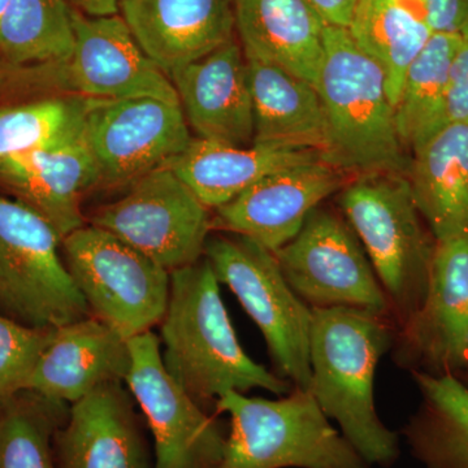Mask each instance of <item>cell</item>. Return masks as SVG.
Listing matches in <instances>:
<instances>
[{
    "label": "cell",
    "instance_id": "6da1fadb",
    "mask_svg": "<svg viewBox=\"0 0 468 468\" xmlns=\"http://www.w3.org/2000/svg\"><path fill=\"white\" fill-rule=\"evenodd\" d=\"M311 310V394L366 462L390 466L399 440L378 418L374 388L378 360L399 331L396 320L353 307Z\"/></svg>",
    "mask_w": 468,
    "mask_h": 468
},
{
    "label": "cell",
    "instance_id": "7a4b0ae2",
    "mask_svg": "<svg viewBox=\"0 0 468 468\" xmlns=\"http://www.w3.org/2000/svg\"><path fill=\"white\" fill-rule=\"evenodd\" d=\"M218 285L205 257L172 271L159 337L168 374L203 408L217 405L228 392L263 389L285 396L291 381L268 371L242 349Z\"/></svg>",
    "mask_w": 468,
    "mask_h": 468
},
{
    "label": "cell",
    "instance_id": "3957f363",
    "mask_svg": "<svg viewBox=\"0 0 468 468\" xmlns=\"http://www.w3.org/2000/svg\"><path fill=\"white\" fill-rule=\"evenodd\" d=\"M316 89L325 119L323 162L356 177L408 174L383 69L360 50L346 27L326 24Z\"/></svg>",
    "mask_w": 468,
    "mask_h": 468
},
{
    "label": "cell",
    "instance_id": "277c9868",
    "mask_svg": "<svg viewBox=\"0 0 468 468\" xmlns=\"http://www.w3.org/2000/svg\"><path fill=\"white\" fill-rule=\"evenodd\" d=\"M340 206L401 328L426 298L436 249L435 237L415 203L408 174L359 176L345 185Z\"/></svg>",
    "mask_w": 468,
    "mask_h": 468
},
{
    "label": "cell",
    "instance_id": "5b68a950",
    "mask_svg": "<svg viewBox=\"0 0 468 468\" xmlns=\"http://www.w3.org/2000/svg\"><path fill=\"white\" fill-rule=\"evenodd\" d=\"M217 411L230 418L218 468H369L329 423L309 389L292 387L279 399L228 392Z\"/></svg>",
    "mask_w": 468,
    "mask_h": 468
},
{
    "label": "cell",
    "instance_id": "8992f818",
    "mask_svg": "<svg viewBox=\"0 0 468 468\" xmlns=\"http://www.w3.org/2000/svg\"><path fill=\"white\" fill-rule=\"evenodd\" d=\"M203 257L261 329L282 378L309 389L313 310L292 292L275 254L249 237L226 233L208 237Z\"/></svg>",
    "mask_w": 468,
    "mask_h": 468
},
{
    "label": "cell",
    "instance_id": "52a82bcc",
    "mask_svg": "<svg viewBox=\"0 0 468 468\" xmlns=\"http://www.w3.org/2000/svg\"><path fill=\"white\" fill-rule=\"evenodd\" d=\"M61 249L91 316L128 341L162 323L171 291L165 268L94 226L68 234Z\"/></svg>",
    "mask_w": 468,
    "mask_h": 468
},
{
    "label": "cell",
    "instance_id": "ba28073f",
    "mask_svg": "<svg viewBox=\"0 0 468 468\" xmlns=\"http://www.w3.org/2000/svg\"><path fill=\"white\" fill-rule=\"evenodd\" d=\"M61 241L38 212L0 197V307L9 318L58 328L90 316L58 252Z\"/></svg>",
    "mask_w": 468,
    "mask_h": 468
},
{
    "label": "cell",
    "instance_id": "9c48e42d",
    "mask_svg": "<svg viewBox=\"0 0 468 468\" xmlns=\"http://www.w3.org/2000/svg\"><path fill=\"white\" fill-rule=\"evenodd\" d=\"M273 254L292 292L311 309L353 307L394 319L362 243L334 212L314 209L300 233Z\"/></svg>",
    "mask_w": 468,
    "mask_h": 468
},
{
    "label": "cell",
    "instance_id": "30bf717a",
    "mask_svg": "<svg viewBox=\"0 0 468 468\" xmlns=\"http://www.w3.org/2000/svg\"><path fill=\"white\" fill-rule=\"evenodd\" d=\"M90 226L172 272L203 258L212 218L189 186L163 165L134 181L122 199L98 209Z\"/></svg>",
    "mask_w": 468,
    "mask_h": 468
},
{
    "label": "cell",
    "instance_id": "8fae6325",
    "mask_svg": "<svg viewBox=\"0 0 468 468\" xmlns=\"http://www.w3.org/2000/svg\"><path fill=\"white\" fill-rule=\"evenodd\" d=\"M132 367L126 388L143 410L154 437V468H218L227 436L168 374L160 338L153 331L129 340Z\"/></svg>",
    "mask_w": 468,
    "mask_h": 468
},
{
    "label": "cell",
    "instance_id": "7c38bea8",
    "mask_svg": "<svg viewBox=\"0 0 468 468\" xmlns=\"http://www.w3.org/2000/svg\"><path fill=\"white\" fill-rule=\"evenodd\" d=\"M86 134L101 184L131 186L183 153L194 137L180 103L154 98H91Z\"/></svg>",
    "mask_w": 468,
    "mask_h": 468
},
{
    "label": "cell",
    "instance_id": "4fadbf2b",
    "mask_svg": "<svg viewBox=\"0 0 468 468\" xmlns=\"http://www.w3.org/2000/svg\"><path fill=\"white\" fill-rule=\"evenodd\" d=\"M394 360L412 372L458 377L468 366V239L436 241L420 309L397 331Z\"/></svg>",
    "mask_w": 468,
    "mask_h": 468
},
{
    "label": "cell",
    "instance_id": "5bb4252c",
    "mask_svg": "<svg viewBox=\"0 0 468 468\" xmlns=\"http://www.w3.org/2000/svg\"><path fill=\"white\" fill-rule=\"evenodd\" d=\"M75 50L64 64V85L89 98H154L180 103L171 79L140 48L120 15L88 16L72 9Z\"/></svg>",
    "mask_w": 468,
    "mask_h": 468
},
{
    "label": "cell",
    "instance_id": "9a60e30c",
    "mask_svg": "<svg viewBox=\"0 0 468 468\" xmlns=\"http://www.w3.org/2000/svg\"><path fill=\"white\" fill-rule=\"evenodd\" d=\"M345 185V175L322 159L282 169L215 209L212 229L279 250L300 233L311 212Z\"/></svg>",
    "mask_w": 468,
    "mask_h": 468
},
{
    "label": "cell",
    "instance_id": "2e32d148",
    "mask_svg": "<svg viewBox=\"0 0 468 468\" xmlns=\"http://www.w3.org/2000/svg\"><path fill=\"white\" fill-rule=\"evenodd\" d=\"M0 183L45 218L61 239L84 227L82 197L101 184L85 116L48 146L2 160Z\"/></svg>",
    "mask_w": 468,
    "mask_h": 468
},
{
    "label": "cell",
    "instance_id": "e0dca14e",
    "mask_svg": "<svg viewBox=\"0 0 468 468\" xmlns=\"http://www.w3.org/2000/svg\"><path fill=\"white\" fill-rule=\"evenodd\" d=\"M54 454L58 468H154L133 396L122 383L70 405L55 432Z\"/></svg>",
    "mask_w": 468,
    "mask_h": 468
},
{
    "label": "cell",
    "instance_id": "ac0fdd59",
    "mask_svg": "<svg viewBox=\"0 0 468 468\" xmlns=\"http://www.w3.org/2000/svg\"><path fill=\"white\" fill-rule=\"evenodd\" d=\"M169 79L197 138L232 146L254 143L248 63L234 39L176 69Z\"/></svg>",
    "mask_w": 468,
    "mask_h": 468
},
{
    "label": "cell",
    "instance_id": "d6986e66",
    "mask_svg": "<svg viewBox=\"0 0 468 468\" xmlns=\"http://www.w3.org/2000/svg\"><path fill=\"white\" fill-rule=\"evenodd\" d=\"M135 41L169 77L233 41V0H122Z\"/></svg>",
    "mask_w": 468,
    "mask_h": 468
},
{
    "label": "cell",
    "instance_id": "ffe728a7",
    "mask_svg": "<svg viewBox=\"0 0 468 468\" xmlns=\"http://www.w3.org/2000/svg\"><path fill=\"white\" fill-rule=\"evenodd\" d=\"M131 367L129 341L90 315L54 329L27 390L70 406L103 385L125 383Z\"/></svg>",
    "mask_w": 468,
    "mask_h": 468
},
{
    "label": "cell",
    "instance_id": "44dd1931",
    "mask_svg": "<svg viewBox=\"0 0 468 468\" xmlns=\"http://www.w3.org/2000/svg\"><path fill=\"white\" fill-rule=\"evenodd\" d=\"M233 8L246 58L276 64L316 88L326 24L307 0H233Z\"/></svg>",
    "mask_w": 468,
    "mask_h": 468
},
{
    "label": "cell",
    "instance_id": "7402d4cb",
    "mask_svg": "<svg viewBox=\"0 0 468 468\" xmlns=\"http://www.w3.org/2000/svg\"><path fill=\"white\" fill-rule=\"evenodd\" d=\"M322 159L316 151L252 144L250 146L193 138L165 163L207 208L232 201L268 175Z\"/></svg>",
    "mask_w": 468,
    "mask_h": 468
},
{
    "label": "cell",
    "instance_id": "603a6c76",
    "mask_svg": "<svg viewBox=\"0 0 468 468\" xmlns=\"http://www.w3.org/2000/svg\"><path fill=\"white\" fill-rule=\"evenodd\" d=\"M412 154L409 183L431 233L468 239V122L443 126Z\"/></svg>",
    "mask_w": 468,
    "mask_h": 468
},
{
    "label": "cell",
    "instance_id": "cb8c5ba5",
    "mask_svg": "<svg viewBox=\"0 0 468 468\" xmlns=\"http://www.w3.org/2000/svg\"><path fill=\"white\" fill-rule=\"evenodd\" d=\"M246 58V57H245ZM254 112V143L325 149V119L315 85L284 68L246 58Z\"/></svg>",
    "mask_w": 468,
    "mask_h": 468
},
{
    "label": "cell",
    "instance_id": "d4e9b609",
    "mask_svg": "<svg viewBox=\"0 0 468 468\" xmlns=\"http://www.w3.org/2000/svg\"><path fill=\"white\" fill-rule=\"evenodd\" d=\"M420 406L403 433L424 468H468V388L454 375L412 372Z\"/></svg>",
    "mask_w": 468,
    "mask_h": 468
},
{
    "label": "cell",
    "instance_id": "484cf974",
    "mask_svg": "<svg viewBox=\"0 0 468 468\" xmlns=\"http://www.w3.org/2000/svg\"><path fill=\"white\" fill-rule=\"evenodd\" d=\"M346 29L383 69L396 109L406 72L432 36L427 21L397 0H359Z\"/></svg>",
    "mask_w": 468,
    "mask_h": 468
},
{
    "label": "cell",
    "instance_id": "4316f807",
    "mask_svg": "<svg viewBox=\"0 0 468 468\" xmlns=\"http://www.w3.org/2000/svg\"><path fill=\"white\" fill-rule=\"evenodd\" d=\"M75 50L67 0H11L0 17V57L15 67L64 64Z\"/></svg>",
    "mask_w": 468,
    "mask_h": 468
},
{
    "label": "cell",
    "instance_id": "83f0119b",
    "mask_svg": "<svg viewBox=\"0 0 468 468\" xmlns=\"http://www.w3.org/2000/svg\"><path fill=\"white\" fill-rule=\"evenodd\" d=\"M463 38L432 33L409 67L394 109L403 149L414 151L439 131L452 58Z\"/></svg>",
    "mask_w": 468,
    "mask_h": 468
},
{
    "label": "cell",
    "instance_id": "f1b7e54d",
    "mask_svg": "<svg viewBox=\"0 0 468 468\" xmlns=\"http://www.w3.org/2000/svg\"><path fill=\"white\" fill-rule=\"evenodd\" d=\"M69 405L21 392L0 401V468H58L55 432Z\"/></svg>",
    "mask_w": 468,
    "mask_h": 468
},
{
    "label": "cell",
    "instance_id": "f546056e",
    "mask_svg": "<svg viewBox=\"0 0 468 468\" xmlns=\"http://www.w3.org/2000/svg\"><path fill=\"white\" fill-rule=\"evenodd\" d=\"M91 98H50L0 109V162L42 149L85 116Z\"/></svg>",
    "mask_w": 468,
    "mask_h": 468
},
{
    "label": "cell",
    "instance_id": "4dcf8cb0",
    "mask_svg": "<svg viewBox=\"0 0 468 468\" xmlns=\"http://www.w3.org/2000/svg\"><path fill=\"white\" fill-rule=\"evenodd\" d=\"M55 328H36L0 314V401L26 392Z\"/></svg>",
    "mask_w": 468,
    "mask_h": 468
},
{
    "label": "cell",
    "instance_id": "1f68e13d",
    "mask_svg": "<svg viewBox=\"0 0 468 468\" xmlns=\"http://www.w3.org/2000/svg\"><path fill=\"white\" fill-rule=\"evenodd\" d=\"M455 122H468V36L452 58L440 129Z\"/></svg>",
    "mask_w": 468,
    "mask_h": 468
},
{
    "label": "cell",
    "instance_id": "d6a6232c",
    "mask_svg": "<svg viewBox=\"0 0 468 468\" xmlns=\"http://www.w3.org/2000/svg\"><path fill=\"white\" fill-rule=\"evenodd\" d=\"M424 11L433 33L468 36V0H424Z\"/></svg>",
    "mask_w": 468,
    "mask_h": 468
},
{
    "label": "cell",
    "instance_id": "836d02e7",
    "mask_svg": "<svg viewBox=\"0 0 468 468\" xmlns=\"http://www.w3.org/2000/svg\"><path fill=\"white\" fill-rule=\"evenodd\" d=\"M328 26L349 27L359 0H307Z\"/></svg>",
    "mask_w": 468,
    "mask_h": 468
},
{
    "label": "cell",
    "instance_id": "e575fe53",
    "mask_svg": "<svg viewBox=\"0 0 468 468\" xmlns=\"http://www.w3.org/2000/svg\"><path fill=\"white\" fill-rule=\"evenodd\" d=\"M77 8L88 16H112L119 15L122 0H73Z\"/></svg>",
    "mask_w": 468,
    "mask_h": 468
},
{
    "label": "cell",
    "instance_id": "d590c367",
    "mask_svg": "<svg viewBox=\"0 0 468 468\" xmlns=\"http://www.w3.org/2000/svg\"><path fill=\"white\" fill-rule=\"evenodd\" d=\"M401 3L403 7L414 12L418 16L423 17L426 20V11H424V0H397Z\"/></svg>",
    "mask_w": 468,
    "mask_h": 468
},
{
    "label": "cell",
    "instance_id": "8d00e7d4",
    "mask_svg": "<svg viewBox=\"0 0 468 468\" xmlns=\"http://www.w3.org/2000/svg\"><path fill=\"white\" fill-rule=\"evenodd\" d=\"M457 378H460L462 383L466 385V387L468 388V366H467V368L464 369V371H462L461 374L458 375Z\"/></svg>",
    "mask_w": 468,
    "mask_h": 468
},
{
    "label": "cell",
    "instance_id": "74e56055",
    "mask_svg": "<svg viewBox=\"0 0 468 468\" xmlns=\"http://www.w3.org/2000/svg\"><path fill=\"white\" fill-rule=\"evenodd\" d=\"M9 2H11V0H0V17H2L3 14H5V8H7Z\"/></svg>",
    "mask_w": 468,
    "mask_h": 468
}]
</instances>
